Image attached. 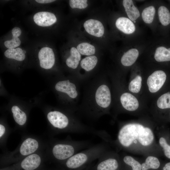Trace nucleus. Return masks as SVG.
I'll list each match as a JSON object with an SVG mask.
<instances>
[{"label":"nucleus","instance_id":"obj_1","mask_svg":"<svg viewBox=\"0 0 170 170\" xmlns=\"http://www.w3.org/2000/svg\"><path fill=\"white\" fill-rule=\"evenodd\" d=\"M106 77L99 75L87 83L82 101L76 111L78 116L96 120L109 112L112 96Z\"/></svg>","mask_w":170,"mask_h":170},{"label":"nucleus","instance_id":"obj_2","mask_svg":"<svg viewBox=\"0 0 170 170\" xmlns=\"http://www.w3.org/2000/svg\"><path fill=\"white\" fill-rule=\"evenodd\" d=\"M152 130L139 123H128L120 128L117 138L118 143L122 147L127 148L137 142L141 145L147 146L154 139Z\"/></svg>","mask_w":170,"mask_h":170},{"label":"nucleus","instance_id":"obj_3","mask_svg":"<svg viewBox=\"0 0 170 170\" xmlns=\"http://www.w3.org/2000/svg\"><path fill=\"white\" fill-rule=\"evenodd\" d=\"M82 82L76 77H67L59 79L54 85V89L64 103L71 107L76 111L77 106Z\"/></svg>","mask_w":170,"mask_h":170},{"label":"nucleus","instance_id":"obj_4","mask_svg":"<svg viewBox=\"0 0 170 170\" xmlns=\"http://www.w3.org/2000/svg\"><path fill=\"white\" fill-rule=\"evenodd\" d=\"M106 151V145L103 142L91 146L69 158L66 161V166L71 169L82 170Z\"/></svg>","mask_w":170,"mask_h":170},{"label":"nucleus","instance_id":"obj_5","mask_svg":"<svg viewBox=\"0 0 170 170\" xmlns=\"http://www.w3.org/2000/svg\"><path fill=\"white\" fill-rule=\"evenodd\" d=\"M116 156L106 151L99 158L97 162L90 170H118L119 164Z\"/></svg>","mask_w":170,"mask_h":170},{"label":"nucleus","instance_id":"obj_6","mask_svg":"<svg viewBox=\"0 0 170 170\" xmlns=\"http://www.w3.org/2000/svg\"><path fill=\"white\" fill-rule=\"evenodd\" d=\"M165 72L161 70H156L148 77L147 83L150 92L155 93L162 87L166 79Z\"/></svg>","mask_w":170,"mask_h":170},{"label":"nucleus","instance_id":"obj_7","mask_svg":"<svg viewBox=\"0 0 170 170\" xmlns=\"http://www.w3.org/2000/svg\"><path fill=\"white\" fill-rule=\"evenodd\" d=\"M38 58L40 66L45 70L51 69L55 63V57L52 48L48 47L42 48L39 51Z\"/></svg>","mask_w":170,"mask_h":170},{"label":"nucleus","instance_id":"obj_8","mask_svg":"<svg viewBox=\"0 0 170 170\" xmlns=\"http://www.w3.org/2000/svg\"><path fill=\"white\" fill-rule=\"evenodd\" d=\"M83 26L86 31L93 36L100 37L104 34V26L98 20L93 19L88 20L84 23Z\"/></svg>","mask_w":170,"mask_h":170},{"label":"nucleus","instance_id":"obj_9","mask_svg":"<svg viewBox=\"0 0 170 170\" xmlns=\"http://www.w3.org/2000/svg\"><path fill=\"white\" fill-rule=\"evenodd\" d=\"M35 23L41 26H48L54 23L57 20L55 15L51 12L42 11L37 13L33 16Z\"/></svg>","mask_w":170,"mask_h":170},{"label":"nucleus","instance_id":"obj_10","mask_svg":"<svg viewBox=\"0 0 170 170\" xmlns=\"http://www.w3.org/2000/svg\"><path fill=\"white\" fill-rule=\"evenodd\" d=\"M119 100L122 107L127 110H136L139 106V101L137 99L130 93H122L120 96Z\"/></svg>","mask_w":170,"mask_h":170},{"label":"nucleus","instance_id":"obj_11","mask_svg":"<svg viewBox=\"0 0 170 170\" xmlns=\"http://www.w3.org/2000/svg\"><path fill=\"white\" fill-rule=\"evenodd\" d=\"M155 60L158 62H170V42L162 43L156 48L154 54Z\"/></svg>","mask_w":170,"mask_h":170},{"label":"nucleus","instance_id":"obj_12","mask_svg":"<svg viewBox=\"0 0 170 170\" xmlns=\"http://www.w3.org/2000/svg\"><path fill=\"white\" fill-rule=\"evenodd\" d=\"M115 25L119 30L126 34H132L136 30L135 25L133 22L128 18L124 17L118 18Z\"/></svg>","mask_w":170,"mask_h":170},{"label":"nucleus","instance_id":"obj_13","mask_svg":"<svg viewBox=\"0 0 170 170\" xmlns=\"http://www.w3.org/2000/svg\"><path fill=\"white\" fill-rule=\"evenodd\" d=\"M159 20L163 27L167 30L170 27V10L166 5L162 4L158 9Z\"/></svg>","mask_w":170,"mask_h":170},{"label":"nucleus","instance_id":"obj_14","mask_svg":"<svg viewBox=\"0 0 170 170\" xmlns=\"http://www.w3.org/2000/svg\"><path fill=\"white\" fill-rule=\"evenodd\" d=\"M139 51L136 48H131L125 52L121 58V63L124 66L132 65L136 61L139 55Z\"/></svg>","mask_w":170,"mask_h":170},{"label":"nucleus","instance_id":"obj_15","mask_svg":"<svg viewBox=\"0 0 170 170\" xmlns=\"http://www.w3.org/2000/svg\"><path fill=\"white\" fill-rule=\"evenodd\" d=\"M122 4L128 18L132 21H135L139 17V11L133 0H123Z\"/></svg>","mask_w":170,"mask_h":170},{"label":"nucleus","instance_id":"obj_16","mask_svg":"<svg viewBox=\"0 0 170 170\" xmlns=\"http://www.w3.org/2000/svg\"><path fill=\"white\" fill-rule=\"evenodd\" d=\"M41 159L36 154H33L27 156L21 162V167L25 170H33L40 165Z\"/></svg>","mask_w":170,"mask_h":170},{"label":"nucleus","instance_id":"obj_17","mask_svg":"<svg viewBox=\"0 0 170 170\" xmlns=\"http://www.w3.org/2000/svg\"><path fill=\"white\" fill-rule=\"evenodd\" d=\"M70 54V56L66 59V64L67 67L71 69H76L81 60V55L74 47L71 48Z\"/></svg>","mask_w":170,"mask_h":170},{"label":"nucleus","instance_id":"obj_18","mask_svg":"<svg viewBox=\"0 0 170 170\" xmlns=\"http://www.w3.org/2000/svg\"><path fill=\"white\" fill-rule=\"evenodd\" d=\"M38 147V143L36 140L28 138L22 143L20 147V152L23 155H27L34 152Z\"/></svg>","mask_w":170,"mask_h":170},{"label":"nucleus","instance_id":"obj_19","mask_svg":"<svg viewBox=\"0 0 170 170\" xmlns=\"http://www.w3.org/2000/svg\"><path fill=\"white\" fill-rule=\"evenodd\" d=\"M26 52L20 48L7 49L4 53V56L7 58L13 59L19 61L24 60L26 58Z\"/></svg>","mask_w":170,"mask_h":170},{"label":"nucleus","instance_id":"obj_20","mask_svg":"<svg viewBox=\"0 0 170 170\" xmlns=\"http://www.w3.org/2000/svg\"><path fill=\"white\" fill-rule=\"evenodd\" d=\"M11 32L13 37L12 39L6 41L4 43V46L8 49L16 48L21 44V41L18 38L21 33L20 29L17 27H14L12 29Z\"/></svg>","mask_w":170,"mask_h":170},{"label":"nucleus","instance_id":"obj_21","mask_svg":"<svg viewBox=\"0 0 170 170\" xmlns=\"http://www.w3.org/2000/svg\"><path fill=\"white\" fill-rule=\"evenodd\" d=\"M98 62L95 55L88 56L82 59L80 62L81 68L86 72H90L96 67Z\"/></svg>","mask_w":170,"mask_h":170},{"label":"nucleus","instance_id":"obj_22","mask_svg":"<svg viewBox=\"0 0 170 170\" xmlns=\"http://www.w3.org/2000/svg\"><path fill=\"white\" fill-rule=\"evenodd\" d=\"M11 111L15 122L20 125H24L26 122L27 119L26 113L16 105L12 106L11 108Z\"/></svg>","mask_w":170,"mask_h":170},{"label":"nucleus","instance_id":"obj_23","mask_svg":"<svg viewBox=\"0 0 170 170\" xmlns=\"http://www.w3.org/2000/svg\"><path fill=\"white\" fill-rule=\"evenodd\" d=\"M156 13V9L153 6H150L145 8L141 14L143 21L146 24H150L153 21Z\"/></svg>","mask_w":170,"mask_h":170},{"label":"nucleus","instance_id":"obj_24","mask_svg":"<svg viewBox=\"0 0 170 170\" xmlns=\"http://www.w3.org/2000/svg\"><path fill=\"white\" fill-rule=\"evenodd\" d=\"M76 49L80 54L83 55L90 56L93 55L95 53L94 47L88 42H84L79 44L77 46Z\"/></svg>","mask_w":170,"mask_h":170},{"label":"nucleus","instance_id":"obj_25","mask_svg":"<svg viewBox=\"0 0 170 170\" xmlns=\"http://www.w3.org/2000/svg\"><path fill=\"white\" fill-rule=\"evenodd\" d=\"M160 166L158 159L156 157L150 156L146 159L144 162L141 165L142 170H148L150 169H157Z\"/></svg>","mask_w":170,"mask_h":170},{"label":"nucleus","instance_id":"obj_26","mask_svg":"<svg viewBox=\"0 0 170 170\" xmlns=\"http://www.w3.org/2000/svg\"><path fill=\"white\" fill-rule=\"evenodd\" d=\"M142 78L140 75H137L130 82L128 88L131 92L134 93H139L142 85Z\"/></svg>","mask_w":170,"mask_h":170},{"label":"nucleus","instance_id":"obj_27","mask_svg":"<svg viewBox=\"0 0 170 170\" xmlns=\"http://www.w3.org/2000/svg\"><path fill=\"white\" fill-rule=\"evenodd\" d=\"M157 105L161 109L170 108V93H165L160 96L157 100Z\"/></svg>","mask_w":170,"mask_h":170},{"label":"nucleus","instance_id":"obj_28","mask_svg":"<svg viewBox=\"0 0 170 170\" xmlns=\"http://www.w3.org/2000/svg\"><path fill=\"white\" fill-rule=\"evenodd\" d=\"M123 162L126 164L131 166L132 170H141V165L132 157L127 156L123 158Z\"/></svg>","mask_w":170,"mask_h":170},{"label":"nucleus","instance_id":"obj_29","mask_svg":"<svg viewBox=\"0 0 170 170\" xmlns=\"http://www.w3.org/2000/svg\"><path fill=\"white\" fill-rule=\"evenodd\" d=\"M87 0H70L69 5L72 8L84 9L88 6Z\"/></svg>","mask_w":170,"mask_h":170},{"label":"nucleus","instance_id":"obj_30","mask_svg":"<svg viewBox=\"0 0 170 170\" xmlns=\"http://www.w3.org/2000/svg\"><path fill=\"white\" fill-rule=\"evenodd\" d=\"M159 143L163 149L165 155L167 158L170 159V145L168 144L165 139L162 137L160 138Z\"/></svg>","mask_w":170,"mask_h":170},{"label":"nucleus","instance_id":"obj_31","mask_svg":"<svg viewBox=\"0 0 170 170\" xmlns=\"http://www.w3.org/2000/svg\"><path fill=\"white\" fill-rule=\"evenodd\" d=\"M35 1L40 3H51L55 1L54 0H36Z\"/></svg>","mask_w":170,"mask_h":170},{"label":"nucleus","instance_id":"obj_32","mask_svg":"<svg viewBox=\"0 0 170 170\" xmlns=\"http://www.w3.org/2000/svg\"><path fill=\"white\" fill-rule=\"evenodd\" d=\"M5 131V128L2 125H0V137H1Z\"/></svg>","mask_w":170,"mask_h":170},{"label":"nucleus","instance_id":"obj_33","mask_svg":"<svg viewBox=\"0 0 170 170\" xmlns=\"http://www.w3.org/2000/svg\"><path fill=\"white\" fill-rule=\"evenodd\" d=\"M163 170H170V162L166 163L163 167Z\"/></svg>","mask_w":170,"mask_h":170},{"label":"nucleus","instance_id":"obj_34","mask_svg":"<svg viewBox=\"0 0 170 170\" xmlns=\"http://www.w3.org/2000/svg\"><path fill=\"white\" fill-rule=\"evenodd\" d=\"M169 2H170V0H169Z\"/></svg>","mask_w":170,"mask_h":170}]
</instances>
